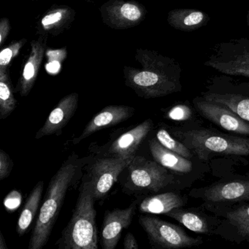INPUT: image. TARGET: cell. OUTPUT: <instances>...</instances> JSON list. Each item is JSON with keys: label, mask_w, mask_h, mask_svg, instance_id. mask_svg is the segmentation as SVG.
Returning a JSON list of instances; mask_svg holds the SVG:
<instances>
[{"label": "cell", "mask_w": 249, "mask_h": 249, "mask_svg": "<svg viewBox=\"0 0 249 249\" xmlns=\"http://www.w3.org/2000/svg\"><path fill=\"white\" fill-rule=\"evenodd\" d=\"M141 69L125 68L126 85L144 99L162 97L181 91V68L174 59L155 52L138 50Z\"/></svg>", "instance_id": "cell-1"}, {"label": "cell", "mask_w": 249, "mask_h": 249, "mask_svg": "<svg viewBox=\"0 0 249 249\" xmlns=\"http://www.w3.org/2000/svg\"><path fill=\"white\" fill-rule=\"evenodd\" d=\"M88 161L87 157L79 159L72 154L52 178L29 242V249H42L47 244L67 192L81 178L82 168Z\"/></svg>", "instance_id": "cell-2"}, {"label": "cell", "mask_w": 249, "mask_h": 249, "mask_svg": "<svg viewBox=\"0 0 249 249\" xmlns=\"http://www.w3.org/2000/svg\"><path fill=\"white\" fill-rule=\"evenodd\" d=\"M72 217L57 241L60 249H97V224L91 183L84 178Z\"/></svg>", "instance_id": "cell-3"}, {"label": "cell", "mask_w": 249, "mask_h": 249, "mask_svg": "<svg viewBox=\"0 0 249 249\" xmlns=\"http://www.w3.org/2000/svg\"><path fill=\"white\" fill-rule=\"evenodd\" d=\"M173 136L206 161L212 154L249 156V138L226 135L211 129L176 130Z\"/></svg>", "instance_id": "cell-4"}, {"label": "cell", "mask_w": 249, "mask_h": 249, "mask_svg": "<svg viewBox=\"0 0 249 249\" xmlns=\"http://www.w3.org/2000/svg\"><path fill=\"white\" fill-rule=\"evenodd\" d=\"M202 97L208 101L227 106L249 122V81H237L224 75L211 79Z\"/></svg>", "instance_id": "cell-5"}, {"label": "cell", "mask_w": 249, "mask_h": 249, "mask_svg": "<svg viewBox=\"0 0 249 249\" xmlns=\"http://www.w3.org/2000/svg\"><path fill=\"white\" fill-rule=\"evenodd\" d=\"M205 65L224 75L249 78V40L232 39L219 43Z\"/></svg>", "instance_id": "cell-6"}, {"label": "cell", "mask_w": 249, "mask_h": 249, "mask_svg": "<svg viewBox=\"0 0 249 249\" xmlns=\"http://www.w3.org/2000/svg\"><path fill=\"white\" fill-rule=\"evenodd\" d=\"M126 170L128 176L124 187L129 192H158L174 179L167 168L141 156H135Z\"/></svg>", "instance_id": "cell-7"}, {"label": "cell", "mask_w": 249, "mask_h": 249, "mask_svg": "<svg viewBox=\"0 0 249 249\" xmlns=\"http://www.w3.org/2000/svg\"><path fill=\"white\" fill-rule=\"evenodd\" d=\"M139 223L154 247L180 249L202 244L200 239L188 235L180 227L155 217H140Z\"/></svg>", "instance_id": "cell-8"}, {"label": "cell", "mask_w": 249, "mask_h": 249, "mask_svg": "<svg viewBox=\"0 0 249 249\" xmlns=\"http://www.w3.org/2000/svg\"><path fill=\"white\" fill-rule=\"evenodd\" d=\"M131 160L101 156L91 161L84 178L91 183L96 200L106 197Z\"/></svg>", "instance_id": "cell-9"}, {"label": "cell", "mask_w": 249, "mask_h": 249, "mask_svg": "<svg viewBox=\"0 0 249 249\" xmlns=\"http://www.w3.org/2000/svg\"><path fill=\"white\" fill-rule=\"evenodd\" d=\"M194 106L199 114L229 132L249 135V122L242 119L227 106L208 101L202 97L194 99Z\"/></svg>", "instance_id": "cell-10"}, {"label": "cell", "mask_w": 249, "mask_h": 249, "mask_svg": "<svg viewBox=\"0 0 249 249\" xmlns=\"http://www.w3.org/2000/svg\"><path fill=\"white\" fill-rule=\"evenodd\" d=\"M105 22L115 29H126L140 24L145 15L144 8L135 2L110 0L101 8Z\"/></svg>", "instance_id": "cell-11"}, {"label": "cell", "mask_w": 249, "mask_h": 249, "mask_svg": "<svg viewBox=\"0 0 249 249\" xmlns=\"http://www.w3.org/2000/svg\"><path fill=\"white\" fill-rule=\"evenodd\" d=\"M138 202L124 209L116 208L106 211L103 219L100 245L103 249H115L124 229L129 227L135 214Z\"/></svg>", "instance_id": "cell-12"}, {"label": "cell", "mask_w": 249, "mask_h": 249, "mask_svg": "<svg viewBox=\"0 0 249 249\" xmlns=\"http://www.w3.org/2000/svg\"><path fill=\"white\" fill-rule=\"evenodd\" d=\"M153 128V121L147 119L128 132L121 135L119 138L107 145L103 150L102 156L118 157L132 160L139 148L142 141L146 138Z\"/></svg>", "instance_id": "cell-13"}, {"label": "cell", "mask_w": 249, "mask_h": 249, "mask_svg": "<svg viewBox=\"0 0 249 249\" xmlns=\"http://www.w3.org/2000/svg\"><path fill=\"white\" fill-rule=\"evenodd\" d=\"M78 93L68 94L59 102L36 135V139L52 135H59L75 115L78 106Z\"/></svg>", "instance_id": "cell-14"}, {"label": "cell", "mask_w": 249, "mask_h": 249, "mask_svg": "<svg viewBox=\"0 0 249 249\" xmlns=\"http://www.w3.org/2000/svg\"><path fill=\"white\" fill-rule=\"evenodd\" d=\"M134 107L126 106H109L104 107L87 124L79 136L75 138L72 143H79L97 131L116 126L132 117L135 113Z\"/></svg>", "instance_id": "cell-15"}, {"label": "cell", "mask_w": 249, "mask_h": 249, "mask_svg": "<svg viewBox=\"0 0 249 249\" xmlns=\"http://www.w3.org/2000/svg\"><path fill=\"white\" fill-rule=\"evenodd\" d=\"M46 48L44 37H40L38 40L32 42L30 56L24 65L22 75L16 89V91L19 93L21 97H27L36 84Z\"/></svg>", "instance_id": "cell-16"}, {"label": "cell", "mask_w": 249, "mask_h": 249, "mask_svg": "<svg viewBox=\"0 0 249 249\" xmlns=\"http://www.w3.org/2000/svg\"><path fill=\"white\" fill-rule=\"evenodd\" d=\"M202 198L210 202L249 200V180H237L213 185L204 191Z\"/></svg>", "instance_id": "cell-17"}, {"label": "cell", "mask_w": 249, "mask_h": 249, "mask_svg": "<svg viewBox=\"0 0 249 249\" xmlns=\"http://www.w3.org/2000/svg\"><path fill=\"white\" fill-rule=\"evenodd\" d=\"M210 17L203 11L196 9L178 8L170 11L167 16L169 24L182 32H193L206 25Z\"/></svg>", "instance_id": "cell-18"}, {"label": "cell", "mask_w": 249, "mask_h": 249, "mask_svg": "<svg viewBox=\"0 0 249 249\" xmlns=\"http://www.w3.org/2000/svg\"><path fill=\"white\" fill-rule=\"evenodd\" d=\"M149 149L154 160L163 167L177 173H187L192 171V161L167 149L157 139L150 140Z\"/></svg>", "instance_id": "cell-19"}, {"label": "cell", "mask_w": 249, "mask_h": 249, "mask_svg": "<svg viewBox=\"0 0 249 249\" xmlns=\"http://www.w3.org/2000/svg\"><path fill=\"white\" fill-rule=\"evenodd\" d=\"M184 201L173 192L160 194L145 198L140 203L139 211L142 213L167 214L175 208H181Z\"/></svg>", "instance_id": "cell-20"}, {"label": "cell", "mask_w": 249, "mask_h": 249, "mask_svg": "<svg viewBox=\"0 0 249 249\" xmlns=\"http://www.w3.org/2000/svg\"><path fill=\"white\" fill-rule=\"evenodd\" d=\"M43 188L44 183L40 180L36 185L29 195L17 222V232L18 235H24L27 232V230L36 218L41 201Z\"/></svg>", "instance_id": "cell-21"}, {"label": "cell", "mask_w": 249, "mask_h": 249, "mask_svg": "<svg viewBox=\"0 0 249 249\" xmlns=\"http://www.w3.org/2000/svg\"><path fill=\"white\" fill-rule=\"evenodd\" d=\"M13 84L7 70H0V119H7L17 107Z\"/></svg>", "instance_id": "cell-22"}, {"label": "cell", "mask_w": 249, "mask_h": 249, "mask_svg": "<svg viewBox=\"0 0 249 249\" xmlns=\"http://www.w3.org/2000/svg\"><path fill=\"white\" fill-rule=\"evenodd\" d=\"M166 215L174 218L191 231L202 234L209 232L206 221L195 213L178 208L172 210Z\"/></svg>", "instance_id": "cell-23"}, {"label": "cell", "mask_w": 249, "mask_h": 249, "mask_svg": "<svg viewBox=\"0 0 249 249\" xmlns=\"http://www.w3.org/2000/svg\"><path fill=\"white\" fill-rule=\"evenodd\" d=\"M74 11L69 8H59L49 12L43 17L41 27L46 32L59 31L70 24L73 18Z\"/></svg>", "instance_id": "cell-24"}, {"label": "cell", "mask_w": 249, "mask_h": 249, "mask_svg": "<svg viewBox=\"0 0 249 249\" xmlns=\"http://www.w3.org/2000/svg\"><path fill=\"white\" fill-rule=\"evenodd\" d=\"M157 139L163 146L165 147L167 149L170 150L188 160L192 158V154L191 153V150L183 142H180L178 140L175 139L165 129H159L158 132H157Z\"/></svg>", "instance_id": "cell-25"}, {"label": "cell", "mask_w": 249, "mask_h": 249, "mask_svg": "<svg viewBox=\"0 0 249 249\" xmlns=\"http://www.w3.org/2000/svg\"><path fill=\"white\" fill-rule=\"evenodd\" d=\"M227 217L230 222L237 227L240 235L249 238V205L229 213Z\"/></svg>", "instance_id": "cell-26"}, {"label": "cell", "mask_w": 249, "mask_h": 249, "mask_svg": "<svg viewBox=\"0 0 249 249\" xmlns=\"http://www.w3.org/2000/svg\"><path fill=\"white\" fill-rule=\"evenodd\" d=\"M66 56V49L48 50L46 52L48 58V62L46 65V71L52 75L57 74L60 71L62 62L65 60Z\"/></svg>", "instance_id": "cell-27"}, {"label": "cell", "mask_w": 249, "mask_h": 249, "mask_svg": "<svg viewBox=\"0 0 249 249\" xmlns=\"http://www.w3.org/2000/svg\"><path fill=\"white\" fill-rule=\"evenodd\" d=\"M27 40L22 39L19 41H16L0 53V70H7L11 60L19 53L21 48L25 44Z\"/></svg>", "instance_id": "cell-28"}, {"label": "cell", "mask_w": 249, "mask_h": 249, "mask_svg": "<svg viewBox=\"0 0 249 249\" xmlns=\"http://www.w3.org/2000/svg\"><path fill=\"white\" fill-rule=\"evenodd\" d=\"M192 110L185 105H178L172 107L167 113V117L170 120L182 122L190 119Z\"/></svg>", "instance_id": "cell-29"}, {"label": "cell", "mask_w": 249, "mask_h": 249, "mask_svg": "<svg viewBox=\"0 0 249 249\" xmlns=\"http://www.w3.org/2000/svg\"><path fill=\"white\" fill-rule=\"evenodd\" d=\"M14 161L3 150H0V180L7 178L14 168Z\"/></svg>", "instance_id": "cell-30"}, {"label": "cell", "mask_w": 249, "mask_h": 249, "mask_svg": "<svg viewBox=\"0 0 249 249\" xmlns=\"http://www.w3.org/2000/svg\"><path fill=\"white\" fill-rule=\"evenodd\" d=\"M21 199V194L17 191L14 190L5 197V200H4V205L7 209L14 211L19 206Z\"/></svg>", "instance_id": "cell-31"}, {"label": "cell", "mask_w": 249, "mask_h": 249, "mask_svg": "<svg viewBox=\"0 0 249 249\" xmlns=\"http://www.w3.org/2000/svg\"><path fill=\"white\" fill-rule=\"evenodd\" d=\"M10 32V23L8 18H2L0 22V45L3 44Z\"/></svg>", "instance_id": "cell-32"}, {"label": "cell", "mask_w": 249, "mask_h": 249, "mask_svg": "<svg viewBox=\"0 0 249 249\" xmlns=\"http://www.w3.org/2000/svg\"><path fill=\"white\" fill-rule=\"evenodd\" d=\"M138 248H139V246H138L136 238L132 232L129 231L125 236L124 241V249H138Z\"/></svg>", "instance_id": "cell-33"}, {"label": "cell", "mask_w": 249, "mask_h": 249, "mask_svg": "<svg viewBox=\"0 0 249 249\" xmlns=\"http://www.w3.org/2000/svg\"><path fill=\"white\" fill-rule=\"evenodd\" d=\"M8 246L6 244V240L4 238L3 234L0 232V249H8Z\"/></svg>", "instance_id": "cell-34"}, {"label": "cell", "mask_w": 249, "mask_h": 249, "mask_svg": "<svg viewBox=\"0 0 249 249\" xmlns=\"http://www.w3.org/2000/svg\"><path fill=\"white\" fill-rule=\"evenodd\" d=\"M246 21H247V25L249 27V8L248 11L247 17H246Z\"/></svg>", "instance_id": "cell-35"}]
</instances>
